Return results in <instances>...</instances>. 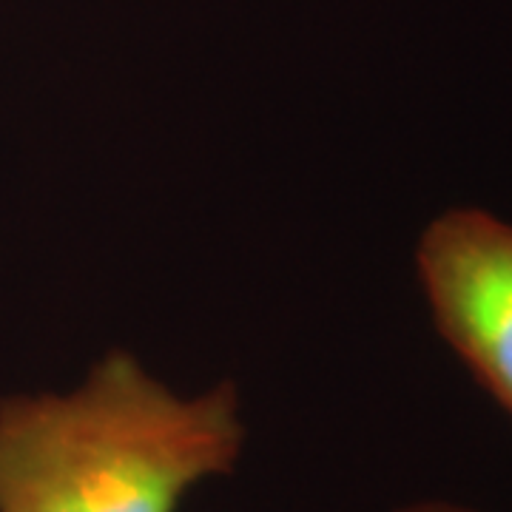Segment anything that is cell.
Returning a JSON list of instances; mask_svg holds the SVG:
<instances>
[{
    "label": "cell",
    "instance_id": "6da1fadb",
    "mask_svg": "<svg viewBox=\"0 0 512 512\" xmlns=\"http://www.w3.org/2000/svg\"><path fill=\"white\" fill-rule=\"evenodd\" d=\"M242 447L237 384L183 396L111 350L66 393L0 399V512H180Z\"/></svg>",
    "mask_w": 512,
    "mask_h": 512
},
{
    "label": "cell",
    "instance_id": "7a4b0ae2",
    "mask_svg": "<svg viewBox=\"0 0 512 512\" xmlns=\"http://www.w3.org/2000/svg\"><path fill=\"white\" fill-rule=\"evenodd\" d=\"M416 271L441 339L512 416V225L447 211L421 234Z\"/></svg>",
    "mask_w": 512,
    "mask_h": 512
},
{
    "label": "cell",
    "instance_id": "3957f363",
    "mask_svg": "<svg viewBox=\"0 0 512 512\" xmlns=\"http://www.w3.org/2000/svg\"><path fill=\"white\" fill-rule=\"evenodd\" d=\"M399 512H476L467 510V507H458V504H450V501H419V504H410Z\"/></svg>",
    "mask_w": 512,
    "mask_h": 512
}]
</instances>
